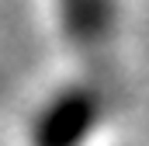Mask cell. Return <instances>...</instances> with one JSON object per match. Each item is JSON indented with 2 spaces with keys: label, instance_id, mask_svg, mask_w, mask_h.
<instances>
[{
  "label": "cell",
  "instance_id": "4",
  "mask_svg": "<svg viewBox=\"0 0 149 146\" xmlns=\"http://www.w3.org/2000/svg\"><path fill=\"white\" fill-rule=\"evenodd\" d=\"M0 146H10V143H0Z\"/></svg>",
  "mask_w": 149,
  "mask_h": 146
},
{
  "label": "cell",
  "instance_id": "1",
  "mask_svg": "<svg viewBox=\"0 0 149 146\" xmlns=\"http://www.w3.org/2000/svg\"><path fill=\"white\" fill-rule=\"evenodd\" d=\"M114 70L63 66L24 111L10 146H108L114 139Z\"/></svg>",
  "mask_w": 149,
  "mask_h": 146
},
{
  "label": "cell",
  "instance_id": "2",
  "mask_svg": "<svg viewBox=\"0 0 149 146\" xmlns=\"http://www.w3.org/2000/svg\"><path fill=\"white\" fill-rule=\"evenodd\" d=\"M38 11L66 66L118 70L132 35L135 0H38Z\"/></svg>",
  "mask_w": 149,
  "mask_h": 146
},
{
  "label": "cell",
  "instance_id": "3",
  "mask_svg": "<svg viewBox=\"0 0 149 146\" xmlns=\"http://www.w3.org/2000/svg\"><path fill=\"white\" fill-rule=\"evenodd\" d=\"M108 146H142V143H132V139H118V136H114Z\"/></svg>",
  "mask_w": 149,
  "mask_h": 146
}]
</instances>
